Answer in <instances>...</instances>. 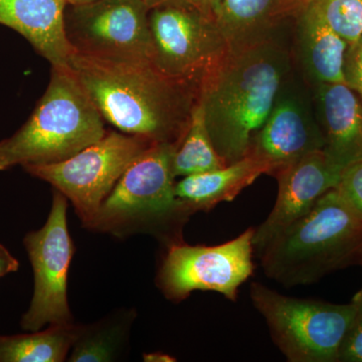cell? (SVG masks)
Returning a JSON list of instances; mask_svg holds the SVG:
<instances>
[{
    "mask_svg": "<svg viewBox=\"0 0 362 362\" xmlns=\"http://www.w3.org/2000/svg\"><path fill=\"white\" fill-rule=\"evenodd\" d=\"M293 74L291 54L276 37L228 47L207 74L199 100L214 148L226 164L249 154Z\"/></svg>",
    "mask_w": 362,
    "mask_h": 362,
    "instance_id": "1",
    "label": "cell"
},
{
    "mask_svg": "<svg viewBox=\"0 0 362 362\" xmlns=\"http://www.w3.org/2000/svg\"><path fill=\"white\" fill-rule=\"evenodd\" d=\"M70 68L105 122L151 144L180 145L199 99L197 88L168 77L150 62L73 52Z\"/></svg>",
    "mask_w": 362,
    "mask_h": 362,
    "instance_id": "2",
    "label": "cell"
},
{
    "mask_svg": "<svg viewBox=\"0 0 362 362\" xmlns=\"http://www.w3.org/2000/svg\"><path fill=\"white\" fill-rule=\"evenodd\" d=\"M258 256L267 277L285 288L313 284L332 272L362 265V218L332 188Z\"/></svg>",
    "mask_w": 362,
    "mask_h": 362,
    "instance_id": "3",
    "label": "cell"
},
{
    "mask_svg": "<svg viewBox=\"0 0 362 362\" xmlns=\"http://www.w3.org/2000/svg\"><path fill=\"white\" fill-rule=\"evenodd\" d=\"M175 145L153 144L123 173L107 197L89 230L126 238L147 233L165 247L180 244L194 214L175 192Z\"/></svg>",
    "mask_w": 362,
    "mask_h": 362,
    "instance_id": "4",
    "label": "cell"
},
{
    "mask_svg": "<svg viewBox=\"0 0 362 362\" xmlns=\"http://www.w3.org/2000/svg\"><path fill=\"white\" fill-rule=\"evenodd\" d=\"M105 124L71 68L52 66L49 86L32 115L0 141V171L66 160L104 137Z\"/></svg>",
    "mask_w": 362,
    "mask_h": 362,
    "instance_id": "5",
    "label": "cell"
},
{
    "mask_svg": "<svg viewBox=\"0 0 362 362\" xmlns=\"http://www.w3.org/2000/svg\"><path fill=\"white\" fill-rule=\"evenodd\" d=\"M250 298L288 361H338L354 318L352 302L338 305L284 296L259 282L252 283Z\"/></svg>",
    "mask_w": 362,
    "mask_h": 362,
    "instance_id": "6",
    "label": "cell"
},
{
    "mask_svg": "<svg viewBox=\"0 0 362 362\" xmlns=\"http://www.w3.org/2000/svg\"><path fill=\"white\" fill-rule=\"evenodd\" d=\"M151 145L142 138L120 131H107L101 139L66 160L28 165L23 169L65 195L82 226L89 230L121 176Z\"/></svg>",
    "mask_w": 362,
    "mask_h": 362,
    "instance_id": "7",
    "label": "cell"
},
{
    "mask_svg": "<svg viewBox=\"0 0 362 362\" xmlns=\"http://www.w3.org/2000/svg\"><path fill=\"white\" fill-rule=\"evenodd\" d=\"M149 28L152 65L199 90L228 49L216 20L192 4L150 9Z\"/></svg>",
    "mask_w": 362,
    "mask_h": 362,
    "instance_id": "8",
    "label": "cell"
},
{
    "mask_svg": "<svg viewBox=\"0 0 362 362\" xmlns=\"http://www.w3.org/2000/svg\"><path fill=\"white\" fill-rule=\"evenodd\" d=\"M255 228L216 246L166 247L156 283L166 299L180 303L194 291H213L237 301L240 286L254 272Z\"/></svg>",
    "mask_w": 362,
    "mask_h": 362,
    "instance_id": "9",
    "label": "cell"
},
{
    "mask_svg": "<svg viewBox=\"0 0 362 362\" xmlns=\"http://www.w3.org/2000/svg\"><path fill=\"white\" fill-rule=\"evenodd\" d=\"M149 13L143 0H95L66 6V40L74 52L90 58L150 62Z\"/></svg>",
    "mask_w": 362,
    "mask_h": 362,
    "instance_id": "10",
    "label": "cell"
},
{
    "mask_svg": "<svg viewBox=\"0 0 362 362\" xmlns=\"http://www.w3.org/2000/svg\"><path fill=\"white\" fill-rule=\"evenodd\" d=\"M68 202L65 195L54 189L45 226L26 233L23 239L33 267L35 289L21 325L30 332L47 325L73 323L68 302V274L75 247L66 221Z\"/></svg>",
    "mask_w": 362,
    "mask_h": 362,
    "instance_id": "11",
    "label": "cell"
},
{
    "mask_svg": "<svg viewBox=\"0 0 362 362\" xmlns=\"http://www.w3.org/2000/svg\"><path fill=\"white\" fill-rule=\"evenodd\" d=\"M323 147L311 90L305 89L293 74L252 140L249 154L265 162L270 175H275L302 157L322 151Z\"/></svg>",
    "mask_w": 362,
    "mask_h": 362,
    "instance_id": "12",
    "label": "cell"
},
{
    "mask_svg": "<svg viewBox=\"0 0 362 362\" xmlns=\"http://www.w3.org/2000/svg\"><path fill=\"white\" fill-rule=\"evenodd\" d=\"M343 170L323 151H316L279 170L278 195L268 218L255 230L252 245L259 254L278 233L311 211L328 190L337 187Z\"/></svg>",
    "mask_w": 362,
    "mask_h": 362,
    "instance_id": "13",
    "label": "cell"
},
{
    "mask_svg": "<svg viewBox=\"0 0 362 362\" xmlns=\"http://www.w3.org/2000/svg\"><path fill=\"white\" fill-rule=\"evenodd\" d=\"M311 92L324 154L342 170L362 160L361 97L345 83L312 86Z\"/></svg>",
    "mask_w": 362,
    "mask_h": 362,
    "instance_id": "14",
    "label": "cell"
},
{
    "mask_svg": "<svg viewBox=\"0 0 362 362\" xmlns=\"http://www.w3.org/2000/svg\"><path fill=\"white\" fill-rule=\"evenodd\" d=\"M66 0H0V25L20 33L56 68L70 69Z\"/></svg>",
    "mask_w": 362,
    "mask_h": 362,
    "instance_id": "15",
    "label": "cell"
},
{
    "mask_svg": "<svg viewBox=\"0 0 362 362\" xmlns=\"http://www.w3.org/2000/svg\"><path fill=\"white\" fill-rule=\"evenodd\" d=\"M310 0H223L216 21L228 49L273 39L289 18H298Z\"/></svg>",
    "mask_w": 362,
    "mask_h": 362,
    "instance_id": "16",
    "label": "cell"
},
{
    "mask_svg": "<svg viewBox=\"0 0 362 362\" xmlns=\"http://www.w3.org/2000/svg\"><path fill=\"white\" fill-rule=\"evenodd\" d=\"M349 42L306 6L297 18V57L308 85L344 82Z\"/></svg>",
    "mask_w": 362,
    "mask_h": 362,
    "instance_id": "17",
    "label": "cell"
},
{
    "mask_svg": "<svg viewBox=\"0 0 362 362\" xmlns=\"http://www.w3.org/2000/svg\"><path fill=\"white\" fill-rule=\"evenodd\" d=\"M263 175H270L269 166L247 154L223 168L185 176L175 183V192L192 213L209 211L221 202L233 201Z\"/></svg>",
    "mask_w": 362,
    "mask_h": 362,
    "instance_id": "18",
    "label": "cell"
},
{
    "mask_svg": "<svg viewBox=\"0 0 362 362\" xmlns=\"http://www.w3.org/2000/svg\"><path fill=\"white\" fill-rule=\"evenodd\" d=\"M134 310H121L99 322L78 325L77 337L69 356L71 362L118 361L126 349Z\"/></svg>",
    "mask_w": 362,
    "mask_h": 362,
    "instance_id": "19",
    "label": "cell"
},
{
    "mask_svg": "<svg viewBox=\"0 0 362 362\" xmlns=\"http://www.w3.org/2000/svg\"><path fill=\"white\" fill-rule=\"evenodd\" d=\"M78 325L58 324L30 334L0 335V362H63L77 337Z\"/></svg>",
    "mask_w": 362,
    "mask_h": 362,
    "instance_id": "20",
    "label": "cell"
},
{
    "mask_svg": "<svg viewBox=\"0 0 362 362\" xmlns=\"http://www.w3.org/2000/svg\"><path fill=\"white\" fill-rule=\"evenodd\" d=\"M225 165L226 164L214 148L207 130L204 107L197 99L189 126L173 156V173L175 177H185Z\"/></svg>",
    "mask_w": 362,
    "mask_h": 362,
    "instance_id": "21",
    "label": "cell"
},
{
    "mask_svg": "<svg viewBox=\"0 0 362 362\" xmlns=\"http://www.w3.org/2000/svg\"><path fill=\"white\" fill-rule=\"evenodd\" d=\"M307 6L349 45L361 37L362 0H310Z\"/></svg>",
    "mask_w": 362,
    "mask_h": 362,
    "instance_id": "22",
    "label": "cell"
},
{
    "mask_svg": "<svg viewBox=\"0 0 362 362\" xmlns=\"http://www.w3.org/2000/svg\"><path fill=\"white\" fill-rule=\"evenodd\" d=\"M354 318L340 347L338 361L362 362V288L352 299Z\"/></svg>",
    "mask_w": 362,
    "mask_h": 362,
    "instance_id": "23",
    "label": "cell"
},
{
    "mask_svg": "<svg viewBox=\"0 0 362 362\" xmlns=\"http://www.w3.org/2000/svg\"><path fill=\"white\" fill-rule=\"evenodd\" d=\"M335 188L362 218V160L343 170Z\"/></svg>",
    "mask_w": 362,
    "mask_h": 362,
    "instance_id": "24",
    "label": "cell"
},
{
    "mask_svg": "<svg viewBox=\"0 0 362 362\" xmlns=\"http://www.w3.org/2000/svg\"><path fill=\"white\" fill-rule=\"evenodd\" d=\"M344 82L362 100V35L347 49L344 61Z\"/></svg>",
    "mask_w": 362,
    "mask_h": 362,
    "instance_id": "25",
    "label": "cell"
},
{
    "mask_svg": "<svg viewBox=\"0 0 362 362\" xmlns=\"http://www.w3.org/2000/svg\"><path fill=\"white\" fill-rule=\"evenodd\" d=\"M20 268L18 259L14 258L6 247L0 244V278L14 273Z\"/></svg>",
    "mask_w": 362,
    "mask_h": 362,
    "instance_id": "26",
    "label": "cell"
},
{
    "mask_svg": "<svg viewBox=\"0 0 362 362\" xmlns=\"http://www.w3.org/2000/svg\"><path fill=\"white\" fill-rule=\"evenodd\" d=\"M190 4L201 13L216 20L223 0H189Z\"/></svg>",
    "mask_w": 362,
    "mask_h": 362,
    "instance_id": "27",
    "label": "cell"
},
{
    "mask_svg": "<svg viewBox=\"0 0 362 362\" xmlns=\"http://www.w3.org/2000/svg\"><path fill=\"white\" fill-rule=\"evenodd\" d=\"M149 9L169 4H190L189 0H143Z\"/></svg>",
    "mask_w": 362,
    "mask_h": 362,
    "instance_id": "28",
    "label": "cell"
},
{
    "mask_svg": "<svg viewBox=\"0 0 362 362\" xmlns=\"http://www.w3.org/2000/svg\"><path fill=\"white\" fill-rule=\"evenodd\" d=\"M143 359L145 361L150 362H171L175 361V357L168 356V354H161V352H156V354H144Z\"/></svg>",
    "mask_w": 362,
    "mask_h": 362,
    "instance_id": "29",
    "label": "cell"
},
{
    "mask_svg": "<svg viewBox=\"0 0 362 362\" xmlns=\"http://www.w3.org/2000/svg\"><path fill=\"white\" fill-rule=\"evenodd\" d=\"M68 6H80V4H89L95 0H66Z\"/></svg>",
    "mask_w": 362,
    "mask_h": 362,
    "instance_id": "30",
    "label": "cell"
}]
</instances>
